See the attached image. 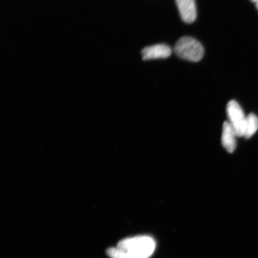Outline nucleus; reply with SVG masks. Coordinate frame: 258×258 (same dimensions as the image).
<instances>
[{
	"label": "nucleus",
	"instance_id": "nucleus-1",
	"mask_svg": "<svg viewBox=\"0 0 258 258\" xmlns=\"http://www.w3.org/2000/svg\"><path fill=\"white\" fill-rule=\"evenodd\" d=\"M174 51L182 59L199 62L204 55V48L201 43L195 38L189 37L180 38L176 42Z\"/></svg>",
	"mask_w": 258,
	"mask_h": 258
},
{
	"label": "nucleus",
	"instance_id": "nucleus-2",
	"mask_svg": "<svg viewBox=\"0 0 258 258\" xmlns=\"http://www.w3.org/2000/svg\"><path fill=\"white\" fill-rule=\"evenodd\" d=\"M156 244L149 237L127 238L120 242L118 248L143 258L149 257L153 253Z\"/></svg>",
	"mask_w": 258,
	"mask_h": 258
},
{
	"label": "nucleus",
	"instance_id": "nucleus-3",
	"mask_svg": "<svg viewBox=\"0 0 258 258\" xmlns=\"http://www.w3.org/2000/svg\"><path fill=\"white\" fill-rule=\"evenodd\" d=\"M227 113L230 123L238 137H244L247 117L238 102L232 100L228 103Z\"/></svg>",
	"mask_w": 258,
	"mask_h": 258
},
{
	"label": "nucleus",
	"instance_id": "nucleus-4",
	"mask_svg": "<svg viewBox=\"0 0 258 258\" xmlns=\"http://www.w3.org/2000/svg\"><path fill=\"white\" fill-rule=\"evenodd\" d=\"M172 54V49L166 44H159L145 47L142 51L143 59L152 60L164 59L169 57Z\"/></svg>",
	"mask_w": 258,
	"mask_h": 258
},
{
	"label": "nucleus",
	"instance_id": "nucleus-5",
	"mask_svg": "<svg viewBox=\"0 0 258 258\" xmlns=\"http://www.w3.org/2000/svg\"><path fill=\"white\" fill-rule=\"evenodd\" d=\"M180 17L187 24H191L197 18L195 0H175Z\"/></svg>",
	"mask_w": 258,
	"mask_h": 258
},
{
	"label": "nucleus",
	"instance_id": "nucleus-6",
	"mask_svg": "<svg viewBox=\"0 0 258 258\" xmlns=\"http://www.w3.org/2000/svg\"><path fill=\"white\" fill-rule=\"evenodd\" d=\"M236 133L232 127L229 122H224L223 128H222V144L224 148L228 153H233L236 148Z\"/></svg>",
	"mask_w": 258,
	"mask_h": 258
},
{
	"label": "nucleus",
	"instance_id": "nucleus-7",
	"mask_svg": "<svg viewBox=\"0 0 258 258\" xmlns=\"http://www.w3.org/2000/svg\"><path fill=\"white\" fill-rule=\"evenodd\" d=\"M258 130V117L255 114H250L247 116L246 128H245L244 137L249 139L256 133Z\"/></svg>",
	"mask_w": 258,
	"mask_h": 258
},
{
	"label": "nucleus",
	"instance_id": "nucleus-8",
	"mask_svg": "<svg viewBox=\"0 0 258 258\" xmlns=\"http://www.w3.org/2000/svg\"><path fill=\"white\" fill-rule=\"evenodd\" d=\"M107 254L111 258H143L118 247L109 249L107 250Z\"/></svg>",
	"mask_w": 258,
	"mask_h": 258
},
{
	"label": "nucleus",
	"instance_id": "nucleus-9",
	"mask_svg": "<svg viewBox=\"0 0 258 258\" xmlns=\"http://www.w3.org/2000/svg\"><path fill=\"white\" fill-rule=\"evenodd\" d=\"M251 1L255 3V4L256 3H258V0H251Z\"/></svg>",
	"mask_w": 258,
	"mask_h": 258
},
{
	"label": "nucleus",
	"instance_id": "nucleus-10",
	"mask_svg": "<svg viewBox=\"0 0 258 258\" xmlns=\"http://www.w3.org/2000/svg\"><path fill=\"white\" fill-rule=\"evenodd\" d=\"M256 7L257 9V11H258V3H256Z\"/></svg>",
	"mask_w": 258,
	"mask_h": 258
}]
</instances>
